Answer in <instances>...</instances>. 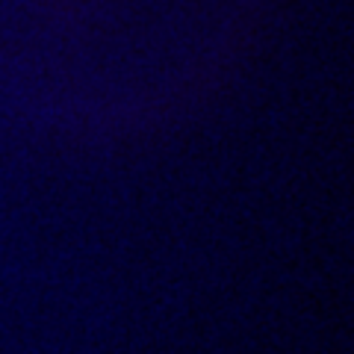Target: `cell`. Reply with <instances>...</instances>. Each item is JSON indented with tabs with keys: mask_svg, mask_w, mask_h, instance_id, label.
Returning a JSON list of instances; mask_svg holds the SVG:
<instances>
[]
</instances>
